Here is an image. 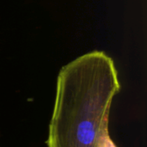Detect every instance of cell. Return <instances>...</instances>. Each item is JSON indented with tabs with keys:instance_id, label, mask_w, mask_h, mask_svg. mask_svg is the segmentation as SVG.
Wrapping results in <instances>:
<instances>
[{
	"instance_id": "obj_2",
	"label": "cell",
	"mask_w": 147,
	"mask_h": 147,
	"mask_svg": "<svg viewBox=\"0 0 147 147\" xmlns=\"http://www.w3.org/2000/svg\"><path fill=\"white\" fill-rule=\"evenodd\" d=\"M98 147H118L110 137L109 127L105 128L102 131L99 139Z\"/></svg>"
},
{
	"instance_id": "obj_1",
	"label": "cell",
	"mask_w": 147,
	"mask_h": 147,
	"mask_svg": "<svg viewBox=\"0 0 147 147\" xmlns=\"http://www.w3.org/2000/svg\"><path fill=\"white\" fill-rule=\"evenodd\" d=\"M121 89L115 62L102 51L65 65L57 77L47 147H98Z\"/></svg>"
}]
</instances>
